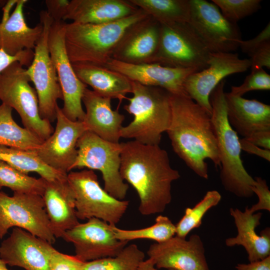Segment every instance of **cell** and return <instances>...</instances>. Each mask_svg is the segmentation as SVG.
Returning a JSON list of instances; mask_svg holds the SVG:
<instances>
[{"instance_id": "12", "label": "cell", "mask_w": 270, "mask_h": 270, "mask_svg": "<svg viewBox=\"0 0 270 270\" xmlns=\"http://www.w3.org/2000/svg\"><path fill=\"white\" fill-rule=\"evenodd\" d=\"M188 23L210 52H232L239 47L241 33L236 23L226 20L218 8L206 0H190Z\"/></svg>"}, {"instance_id": "15", "label": "cell", "mask_w": 270, "mask_h": 270, "mask_svg": "<svg viewBox=\"0 0 270 270\" xmlns=\"http://www.w3.org/2000/svg\"><path fill=\"white\" fill-rule=\"evenodd\" d=\"M208 64L206 68L187 77L184 88L188 96L211 116L210 98L212 90L225 77L247 70L251 62L239 58L237 53L210 52Z\"/></svg>"}, {"instance_id": "20", "label": "cell", "mask_w": 270, "mask_h": 270, "mask_svg": "<svg viewBox=\"0 0 270 270\" xmlns=\"http://www.w3.org/2000/svg\"><path fill=\"white\" fill-rule=\"evenodd\" d=\"M160 24L148 16L130 27L116 48L112 58L125 63H153L158 50Z\"/></svg>"}, {"instance_id": "16", "label": "cell", "mask_w": 270, "mask_h": 270, "mask_svg": "<svg viewBox=\"0 0 270 270\" xmlns=\"http://www.w3.org/2000/svg\"><path fill=\"white\" fill-rule=\"evenodd\" d=\"M112 226L93 218L66 231L62 238L72 244L75 256L82 262L112 257L118 254L128 242L116 238Z\"/></svg>"}, {"instance_id": "4", "label": "cell", "mask_w": 270, "mask_h": 270, "mask_svg": "<svg viewBox=\"0 0 270 270\" xmlns=\"http://www.w3.org/2000/svg\"><path fill=\"white\" fill-rule=\"evenodd\" d=\"M224 84L225 80H222L210 98L212 108L211 120L220 164V179L226 191L240 198H250L254 194L252 187L254 180L243 164L240 138L228 120Z\"/></svg>"}, {"instance_id": "1", "label": "cell", "mask_w": 270, "mask_h": 270, "mask_svg": "<svg viewBox=\"0 0 270 270\" xmlns=\"http://www.w3.org/2000/svg\"><path fill=\"white\" fill-rule=\"evenodd\" d=\"M120 174L136 190L138 210L148 216L162 212L172 200V184L180 176L159 145L134 140L122 142Z\"/></svg>"}, {"instance_id": "41", "label": "cell", "mask_w": 270, "mask_h": 270, "mask_svg": "<svg viewBox=\"0 0 270 270\" xmlns=\"http://www.w3.org/2000/svg\"><path fill=\"white\" fill-rule=\"evenodd\" d=\"M70 2L68 0H46V11L54 22L64 21Z\"/></svg>"}, {"instance_id": "25", "label": "cell", "mask_w": 270, "mask_h": 270, "mask_svg": "<svg viewBox=\"0 0 270 270\" xmlns=\"http://www.w3.org/2000/svg\"><path fill=\"white\" fill-rule=\"evenodd\" d=\"M138 9L130 0H72L64 20L82 24L108 23L130 16Z\"/></svg>"}, {"instance_id": "23", "label": "cell", "mask_w": 270, "mask_h": 270, "mask_svg": "<svg viewBox=\"0 0 270 270\" xmlns=\"http://www.w3.org/2000/svg\"><path fill=\"white\" fill-rule=\"evenodd\" d=\"M228 121L237 133L246 138L260 131L270 130V106L256 100L225 92Z\"/></svg>"}, {"instance_id": "28", "label": "cell", "mask_w": 270, "mask_h": 270, "mask_svg": "<svg viewBox=\"0 0 270 270\" xmlns=\"http://www.w3.org/2000/svg\"><path fill=\"white\" fill-rule=\"evenodd\" d=\"M0 160L5 162L19 171L28 174L34 172L48 180H62L67 174L58 172L45 164L34 150H24L0 146Z\"/></svg>"}, {"instance_id": "8", "label": "cell", "mask_w": 270, "mask_h": 270, "mask_svg": "<svg viewBox=\"0 0 270 270\" xmlns=\"http://www.w3.org/2000/svg\"><path fill=\"white\" fill-rule=\"evenodd\" d=\"M67 180L74 198L76 212L78 220L96 218L112 226L120 220L129 202L118 200L103 189L93 170L70 171Z\"/></svg>"}, {"instance_id": "14", "label": "cell", "mask_w": 270, "mask_h": 270, "mask_svg": "<svg viewBox=\"0 0 270 270\" xmlns=\"http://www.w3.org/2000/svg\"><path fill=\"white\" fill-rule=\"evenodd\" d=\"M56 120L53 133L34 151L45 164L67 174L72 170L77 157L78 141L87 129L83 122L69 120L58 106Z\"/></svg>"}, {"instance_id": "10", "label": "cell", "mask_w": 270, "mask_h": 270, "mask_svg": "<svg viewBox=\"0 0 270 270\" xmlns=\"http://www.w3.org/2000/svg\"><path fill=\"white\" fill-rule=\"evenodd\" d=\"M40 20L43 26L42 32L26 72L35 86L40 116L51 122L56 120L58 100H62L63 96L48 46L49 32L54 20L44 10L40 12Z\"/></svg>"}, {"instance_id": "43", "label": "cell", "mask_w": 270, "mask_h": 270, "mask_svg": "<svg viewBox=\"0 0 270 270\" xmlns=\"http://www.w3.org/2000/svg\"><path fill=\"white\" fill-rule=\"evenodd\" d=\"M245 139L260 148L270 150V130L257 132Z\"/></svg>"}, {"instance_id": "11", "label": "cell", "mask_w": 270, "mask_h": 270, "mask_svg": "<svg viewBox=\"0 0 270 270\" xmlns=\"http://www.w3.org/2000/svg\"><path fill=\"white\" fill-rule=\"evenodd\" d=\"M44 206L40 195L14 192L10 196L0 192V239L10 228H18L51 244L54 243L56 238Z\"/></svg>"}, {"instance_id": "30", "label": "cell", "mask_w": 270, "mask_h": 270, "mask_svg": "<svg viewBox=\"0 0 270 270\" xmlns=\"http://www.w3.org/2000/svg\"><path fill=\"white\" fill-rule=\"evenodd\" d=\"M160 24L188 22L190 0H130Z\"/></svg>"}, {"instance_id": "47", "label": "cell", "mask_w": 270, "mask_h": 270, "mask_svg": "<svg viewBox=\"0 0 270 270\" xmlns=\"http://www.w3.org/2000/svg\"></svg>"}, {"instance_id": "40", "label": "cell", "mask_w": 270, "mask_h": 270, "mask_svg": "<svg viewBox=\"0 0 270 270\" xmlns=\"http://www.w3.org/2000/svg\"><path fill=\"white\" fill-rule=\"evenodd\" d=\"M34 56L32 50H24L16 56H10L0 49V73L14 62H18L23 66L28 68L30 65Z\"/></svg>"}, {"instance_id": "26", "label": "cell", "mask_w": 270, "mask_h": 270, "mask_svg": "<svg viewBox=\"0 0 270 270\" xmlns=\"http://www.w3.org/2000/svg\"><path fill=\"white\" fill-rule=\"evenodd\" d=\"M26 0H18L8 18L0 22V49L14 56L24 50L34 49L43 30L38 23L34 28L27 24L24 13Z\"/></svg>"}, {"instance_id": "5", "label": "cell", "mask_w": 270, "mask_h": 270, "mask_svg": "<svg viewBox=\"0 0 270 270\" xmlns=\"http://www.w3.org/2000/svg\"><path fill=\"white\" fill-rule=\"evenodd\" d=\"M133 96L124 109L134 116L120 130V138H133L140 143L159 145L162 134L166 132L172 118L170 94L156 86L131 81Z\"/></svg>"}, {"instance_id": "21", "label": "cell", "mask_w": 270, "mask_h": 270, "mask_svg": "<svg viewBox=\"0 0 270 270\" xmlns=\"http://www.w3.org/2000/svg\"><path fill=\"white\" fill-rule=\"evenodd\" d=\"M42 197L56 238H62L66 231L80 223L76 212L74 195L67 178L54 181L46 180Z\"/></svg>"}, {"instance_id": "36", "label": "cell", "mask_w": 270, "mask_h": 270, "mask_svg": "<svg viewBox=\"0 0 270 270\" xmlns=\"http://www.w3.org/2000/svg\"><path fill=\"white\" fill-rule=\"evenodd\" d=\"M260 0H212L223 16L232 22L252 14L260 8Z\"/></svg>"}, {"instance_id": "18", "label": "cell", "mask_w": 270, "mask_h": 270, "mask_svg": "<svg viewBox=\"0 0 270 270\" xmlns=\"http://www.w3.org/2000/svg\"><path fill=\"white\" fill-rule=\"evenodd\" d=\"M56 250L48 241L28 232L14 228L0 246V258L11 266L26 270H49L50 260Z\"/></svg>"}, {"instance_id": "13", "label": "cell", "mask_w": 270, "mask_h": 270, "mask_svg": "<svg viewBox=\"0 0 270 270\" xmlns=\"http://www.w3.org/2000/svg\"><path fill=\"white\" fill-rule=\"evenodd\" d=\"M64 21L53 22L50 26L48 46L62 88L64 114L72 121L83 122L85 111L82 98L87 86L76 75L68 56L64 42Z\"/></svg>"}, {"instance_id": "17", "label": "cell", "mask_w": 270, "mask_h": 270, "mask_svg": "<svg viewBox=\"0 0 270 270\" xmlns=\"http://www.w3.org/2000/svg\"><path fill=\"white\" fill-rule=\"evenodd\" d=\"M148 258L158 268L174 270H210L200 237L191 235L188 240L174 236L162 242L151 244Z\"/></svg>"}, {"instance_id": "7", "label": "cell", "mask_w": 270, "mask_h": 270, "mask_svg": "<svg viewBox=\"0 0 270 270\" xmlns=\"http://www.w3.org/2000/svg\"><path fill=\"white\" fill-rule=\"evenodd\" d=\"M210 53L188 22L160 24L153 63L198 72L208 66Z\"/></svg>"}, {"instance_id": "33", "label": "cell", "mask_w": 270, "mask_h": 270, "mask_svg": "<svg viewBox=\"0 0 270 270\" xmlns=\"http://www.w3.org/2000/svg\"><path fill=\"white\" fill-rule=\"evenodd\" d=\"M46 180L29 176L0 160V189L6 187L14 192L43 195Z\"/></svg>"}, {"instance_id": "31", "label": "cell", "mask_w": 270, "mask_h": 270, "mask_svg": "<svg viewBox=\"0 0 270 270\" xmlns=\"http://www.w3.org/2000/svg\"><path fill=\"white\" fill-rule=\"evenodd\" d=\"M116 238L129 242L138 239L153 240L156 242H164L176 234V226L166 216L160 215L154 224L148 227L137 230L121 229L112 226Z\"/></svg>"}, {"instance_id": "38", "label": "cell", "mask_w": 270, "mask_h": 270, "mask_svg": "<svg viewBox=\"0 0 270 270\" xmlns=\"http://www.w3.org/2000/svg\"><path fill=\"white\" fill-rule=\"evenodd\" d=\"M84 263L75 256L68 255L56 250L50 260L49 270H82Z\"/></svg>"}, {"instance_id": "2", "label": "cell", "mask_w": 270, "mask_h": 270, "mask_svg": "<svg viewBox=\"0 0 270 270\" xmlns=\"http://www.w3.org/2000/svg\"><path fill=\"white\" fill-rule=\"evenodd\" d=\"M172 118L166 131L174 152L196 174L208 178L206 160L220 166L211 116L188 96L170 94Z\"/></svg>"}, {"instance_id": "3", "label": "cell", "mask_w": 270, "mask_h": 270, "mask_svg": "<svg viewBox=\"0 0 270 270\" xmlns=\"http://www.w3.org/2000/svg\"><path fill=\"white\" fill-rule=\"evenodd\" d=\"M148 15L139 8L134 14L108 23L64 25L66 52L72 64L105 66L126 30Z\"/></svg>"}, {"instance_id": "37", "label": "cell", "mask_w": 270, "mask_h": 270, "mask_svg": "<svg viewBox=\"0 0 270 270\" xmlns=\"http://www.w3.org/2000/svg\"><path fill=\"white\" fill-rule=\"evenodd\" d=\"M270 90V76L263 68L251 70V72L247 76L243 83L238 86H232V94L242 96L246 93L258 90Z\"/></svg>"}, {"instance_id": "46", "label": "cell", "mask_w": 270, "mask_h": 270, "mask_svg": "<svg viewBox=\"0 0 270 270\" xmlns=\"http://www.w3.org/2000/svg\"><path fill=\"white\" fill-rule=\"evenodd\" d=\"M0 270H10L6 267V264L0 258Z\"/></svg>"}, {"instance_id": "45", "label": "cell", "mask_w": 270, "mask_h": 270, "mask_svg": "<svg viewBox=\"0 0 270 270\" xmlns=\"http://www.w3.org/2000/svg\"><path fill=\"white\" fill-rule=\"evenodd\" d=\"M136 270H158L154 263V262L150 258L142 261Z\"/></svg>"}, {"instance_id": "34", "label": "cell", "mask_w": 270, "mask_h": 270, "mask_svg": "<svg viewBox=\"0 0 270 270\" xmlns=\"http://www.w3.org/2000/svg\"><path fill=\"white\" fill-rule=\"evenodd\" d=\"M222 198L220 194L216 190L206 192L203 198L192 208H187L184 214L175 224L176 236L186 238L194 229L199 228L202 220L208 210L218 204Z\"/></svg>"}, {"instance_id": "6", "label": "cell", "mask_w": 270, "mask_h": 270, "mask_svg": "<svg viewBox=\"0 0 270 270\" xmlns=\"http://www.w3.org/2000/svg\"><path fill=\"white\" fill-rule=\"evenodd\" d=\"M26 69L14 62L0 73V100L20 115L24 128L43 142L53 133L50 122L40 114L38 101Z\"/></svg>"}, {"instance_id": "32", "label": "cell", "mask_w": 270, "mask_h": 270, "mask_svg": "<svg viewBox=\"0 0 270 270\" xmlns=\"http://www.w3.org/2000/svg\"><path fill=\"white\" fill-rule=\"evenodd\" d=\"M144 258V252L131 244L116 256L84 262L82 270H136Z\"/></svg>"}, {"instance_id": "44", "label": "cell", "mask_w": 270, "mask_h": 270, "mask_svg": "<svg viewBox=\"0 0 270 270\" xmlns=\"http://www.w3.org/2000/svg\"><path fill=\"white\" fill-rule=\"evenodd\" d=\"M236 268V270H270V256L248 264H238Z\"/></svg>"}, {"instance_id": "24", "label": "cell", "mask_w": 270, "mask_h": 270, "mask_svg": "<svg viewBox=\"0 0 270 270\" xmlns=\"http://www.w3.org/2000/svg\"><path fill=\"white\" fill-rule=\"evenodd\" d=\"M230 213L234 218L238 234L226 240L228 246H242L246 250L250 262L263 260L270 256V229L267 227L260 234L256 229L260 224L262 213L252 214L246 207L244 212L230 208Z\"/></svg>"}, {"instance_id": "29", "label": "cell", "mask_w": 270, "mask_h": 270, "mask_svg": "<svg viewBox=\"0 0 270 270\" xmlns=\"http://www.w3.org/2000/svg\"><path fill=\"white\" fill-rule=\"evenodd\" d=\"M12 108L0 105V146L24 150H34L43 142L24 128L18 126L12 116Z\"/></svg>"}, {"instance_id": "9", "label": "cell", "mask_w": 270, "mask_h": 270, "mask_svg": "<svg viewBox=\"0 0 270 270\" xmlns=\"http://www.w3.org/2000/svg\"><path fill=\"white\" fill-rule=\"evenodd\" d=\"M78 155L72 170L86 168L102 173L104 190L113 197L124 200L128 185L120 174L121 143L104 140L86 131L78 139Z\"/></svg>"}, {"instance_id": "42", "label": "cell", "mask_w": 270, "mask_h": 270, "mask_svg": "<svg viewBox=\"0 0 270 270\" xmlns=\"http://www.w3.org/2000/svg\"><path fill=\"white\" fill-rule=\"evenodd\" d=\"M240 142L242 150L270 162V150L260 148L244 138L240 139Z\"/></svg>"}, {"instance_id": "27", "label": "cell", "mask_w": 270, "mask_h": 270, "mask_svg": "<svg viewBox=\"0 0 270 270\" xmlns=\"http://www.w3.org/2000/svg\"><path fill=\"white\" fill-rule=\"evenodd\" d=\"M78 78L100 96L120 102L132 93L131 81L122 74L104 66L90 64H72Z\"/></svg>"}, {"instance_id": "35", "label": "cell", "mask_w": 270, "mask_h": 270, "mask_svg": "<svg viewBox=\"0 0 270 270\" xmlns=\"http://www.w3.org/2000/svg\"><path fill=\"white\" fill-rule=\"evenodd\" d=\"M250 58L251 70L266 67L270 69V23L255 38L240 40L239 47Z\"/></svg>"}, {"instance_id": "19", "label": "cell", "mask_w": 270, "mask_h": 270, "mask_svg": "<svg viewBox=\"0 0 270 270\" xmlns=\"http://www.w3.org/2000/svg\"><path fill=\"white\" fill-rule=\"evenodd\" d=\"M106 68L118 72L130 81L162 88L174 95L188 96L184 84L187 77L196 72L190 68L167 66L156 63L131 64L111 58Z\"/></svg>"}, {"instance_id": "22", "label": "cell", "mask_w": 270, "mask_h": 270, "mask_svg": "<svg viewBox=\"0 0 270 270\" xmlns=\"http://www.w3.org/2000/svg\"><path fill=\"white\" fill-rule=\"evenodd\" d=\"M111 100L86 88L82 98L86 108L83 122L88 131L104 140L118 143L124 116L112 109Z\"/></svg>"}, {"instance_id": "39", "label": "cell", "mask_w": 270, "mask_h": 270, "mask_svg": "<svg viewBox=\"0 0 270 270\" xmlns=\"http://www.w3.org/2000/svg\"><path fill=\"white\" fill-rule=\"evenodd\" d=\"M254 180L252 190L258 196V200L248 208L249 212L252 214L260 210L270 212V191L266 180L258 176L255 177Z\"/></svg>"}]
</instances>
